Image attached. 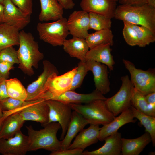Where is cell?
I'll return each instance as SVG.
<instances>
[{"mask_svg": "<svg viewBox=\"0 0 155 155\" xmlns=\"http://www.w3.org/2000/svg\"><path fill=\"white\" fill-rule=\"evenodd\" d=\"M19 40V46L17 50L19 61L18 67L25 74L31 76L34 73L33 67L38 68L44 54L39 51L38 44L31 33L20 31Z\"/></svg>", "mask_w": 155, "mask_h": 155, "instance_id": "cell-1", "label": "cell"}, {"mask_svg": "<svg viewBox=\"0 0 155 155\" xmlns=\"http://www.w3.org/2000/svg\"><path fill=\"white\" fill-rule=\"evenodd\" d=\"M114 18L123 22L145 27L155 33V8L147 4L119 5L116 8Z\"/></svg>", "mask_w": 155, "mask_h": 155, "instance_id": "cell-2", "label": "cell"}, {"mask_svg": "<svg viewBox=\"0 0 155 155\" xmlns=\"http://www.w3.org/2000/svg\"><path fill=\"white\" fill-rule=\"evenodd\" d=\"M26 127L28 140V151L44 149L52 152L61 148V141L57 135L58 131L61 128L59 123H50L39 130H34L31 125Z\"/></svg>", "mask_w": 155, "mask_h": 155, "instance_id": "cell-3", "label": "cell"}, {"mask_svg": "<svg viewBox=\"0 0 155 155\" xmlns=\"http://www.w3.org/2000/svg\"><path fill=\"white\" fill-rule=\"evenodd\" d=\"M68 104L72 110L80 114L90 124L104 125L111 122L115 117L108 109L103 100H96L84 104Z\"/></svg>", "mask_w": 155, "mask_h": 155, "instance_id": "cell-4", "label": "cell"}, {"mask_svg": "<svg viewBox=\"0 0 155 155\" xmlns=\"http://www.w3.org/2000/svg\"><path fill=\"white\" fill-rule=\"evenodd\" d=\"M67 21V19L63 17L52 22L38 23L37 30L39 38L53 46H62L70 34Z\"/></svg>", "mask_w": 155, "mask_h": 155, "instance_id": "cell-5", "label": "cell"}, {"mask_svg": "<svg viewBox=\"0 0 155 155\" xmlns=\"http://www.w3.org/2000/svg\"><path fill=\"white\" fill-rule=\"evenodd\" d=\"M122 84L118 92L105 100L109 110L116 117L131 106L132 90L134 86L127 75L121 77Z\"/></svg>", "mask_w": 155, "mask_h": 155, "instance_id": "cell-6", "label": "cell"}, {"mask_svg": "<svg viewBox=\"0 0 155 155\" xmlns=\"http://www.w3.org/2000/svg\"><path fill=\"white\" fill-rule=\"evenodd\" d=\"M123 61L131 75L130 80L134 87L145 96L155 92V75L154 71L137 69L132 62L123 59Z\"/></svg>", "mask_w": 155, "mask_h": 155, "instance_id": "cell-7", "label": "cell"}, {"mask_svg": "<svg viewBox=\"0 0 155 155\" xmlns=\"http://www.w3.org/2000/svg\"><path fill=\"white\" fill-rule=\"evenodd\" d=\"M77 67L59 75V72L51 75L48 78L44 87L43 98L52 99L70 90L72 79Z\"/></svg>", "mask_w": 155, "mask_h": 155, "instance_id": "cell-8", "label": "cell"}, {"mask_svg": "<svg viewBox=\"0 0 155 155\" xmlns=\"http://www.w3.org/2000/svg\"><path fill=\"white\" fill-rule=\"evenodd\" d=\"M49 108L48 123L57 122L60 125L62 132L60 140L64 138L70 121L72 109L68 104L53 99L46 100Z\"/></svg>", "mask_w": 155, "mask_h": 155, "instance_id": "cell-9", "label": "cell"}, {"mask_svg": "<svg viewBox=\"0 0 155 155\" xmlns=\"http://www.w3.org/2000/svg\"><path fill=\"white\" fill-rule=\"evenodd\" d=\"M43 64V72L36 80L27 86L25 101H31L43 98L44 87L48 78L53 73L58 72L56 67L49 61L44 60Z\"/></svg>", "mask_w": 155, "mask_h": 155, "instance_id": "cell-10", "label": "cell"}, {"mask_svg": "<svg viewBox=\"0 0 155 155\" xmlns=\"http://www.w3.org/2000/svg\"><path fill=\"white\" fill-rule=\"evenodd\" d=\"M49 108L46 100L40 98L31 101L19 113L24 120L40 123L44 127L48 124Z\"/></svg>", "mask_w": 155, "mask_h": 155, "instance_id": "cell-11", "label": "cell"}, {"mask_svg": "<svg viewBox=\"0 0 155 155\" xmlns=\"http://www.w3.org/2000/svg\"><path fill=\"white\" fill-rule=\"evenodd\" d=\"M28 148V136L20 130L11 137L0 139V153L3 155H25Z\"/></svg>", "mask_w": 155, "mask_h": 155, "instance_id": "cell-12", "label": "cell"}, {"mask_svg": "<svg viewBox=\"0 0 155 155\" xmlns=\"http://www.w3.org/2000/svg\"><path fill=\"white\" fill-rule=\"evenodd\" d=\"M67 26L73 37L85 39L89 34L88 13L82 10L74 11L67 19Z\"/></svg>", "mask_w": 155, "mask_h": 155, "instance_id": "cell-13", "label": "cell"}, {"mask_svg": "<svg viewBox=\"0 0 155 155\" xmlns=\"http://www.w3.org/2000/svg\"><path fill=\"white\" fill-rule=\"evenodd\" d=\"M86 63L88 71L93 73L96 89L103 95L108 93L110 90V84L107 66L93 61H87Z\"/></svg>", "mask_w": 155, "mask_h": 155, "instance_id": "cell-14", "label": "cell"}, {"mask_svg": "<svg viewBox=\"0 0 155 155\" xmlns=\"http://www.w3.org/2000/svg\"><path fill=\"white\" fill-rule=\"evenodd\" d=\"M3 22L12 26L19 31L23 29L30 21L29 16L24 14L11 0H4Z\"/></svg>", "mask_w": 155, "mask_h": 155, "instance_id": "cell-15", "label": "cell"}, {"mask_svg": "<svg viewBox=\"0 0 155 155\" xmlns=\"http://www.w3.org/2000/svg\"><path fill=\"white\" fill-rule=\"evenodd\" d=\"M118 0H82L80 6L82 10L88 13H92L114 18Z\"/></svg>", "mask_w": 155, "mask_h": 155, "instance_id": "cell-16", "label": "cell"}, {"mask_svg": "<svg viewBox=\"0 0 155 155\" xmlns=\"http://www.w3.org/2000/svg\"><path fill=\"white\" fill-rule=\"evenodd\" d=\"M131 108L126 109L114 118L109 123L104 125L100 130L98 140L102 141L106 137L118 131V130L123 125L129 123H135L136 120Z\"/></svg>", "mask_w": 155, "mask_h": 155, "instance_id": "cell-17", "label": "cell"}, {"mask_svg": "<svg viewBox=\"0 0 155 155\" xmlns=\"http://www.w3.org/2000/svg\"><path fill=\"white\" fill-rule=\"evenodd\" d=\"M107 98L100 92L95 89L91 93L87 94L78 93L74 91L69 90L52 99L67 104H85L98 100H105Z\"/></svg>", "mask_w": 155, "mask_h": 155, "instance_id": "cell-18", "label": "cell"}, {"mask_svg": "<svg viewBox=\"0 0 155 155\" xmlns=\"http://www.w3.org/2000/svg\"><path fill=\"white\" fill-rule=\"evenodd\" d=\"M100 129L99 125L90 124L88 128L83 129L79 133L68 148H79L84 151L86 147L99 140Z\"/></svg>", "mask_w": 155, "mask_h": 155, "instance_id": "cell-19", "label": "cell"}, {"mask_svg": "<svg viewBox=\"0 0 155 155\" xmlns=\"http://www.w3.org/2000/svg\"><path fill=\"white\" fill-rule=\"evenodd\" d=\"M121 135L118 131L105 138L104 144L96 150L83 151V155H120L122 149Z\"/></svg>", "mask_w": 155, "mask_h": 155, "instance_id": "cell-20", "label": "cell"}, {"mask_svg": "<svg viewBox=\"0 0 155 155\" xmlns=\"http://www.w3.org/2000/svg\"><path fill=\"white\" fill-rule=\"evenodd\" d=\"M88 124V121L80 114L73 111L66 134L61 141V149H67L73 139Z\"/></svg>", "mask_w": 155, "mask_h": 155, "instance_id": "cell-21", "label": "cell"}, {"mask_svg": "<svg viewBox=\"0 0 155 155\" xmlns=\"http://www.w3.org/2000/svg\"><path fill=\"white\" fill-rule=\"evenodd\" d=\"M110 44L101 45L90 49L85 57L86 61H93L106 65L110 70L113 71L115 64L111 52L112 50Z\"/></svg>", "mask_w": 155, "mask_h": 155, "instance_id": "cell-22", "label": "cell"}, {"mask_svg": "<svg viewBox=\"0 0 155 155\" xmlns=\"http://www.w3.org/2000/svg\"><path fill=\"white\" fill-rule=\"evenodd\" d=\"M40 0L41 11L39 19L40 21H54L63 17L64 9L57 0Z\"/></svg>", "mask_w": 155, "mask_h": 155, "instance_id": "cell-23", "label": "cell"}, {"mask_svg": "<svg viewBox=\"0 0 155 155\" xmlns=\"http://www.w3.org/2000/svg\"><path fill=\"white\" fill-rule=\"evenodd\" d=\"M121 154L123 155H138L145 147L151 142V138L147 132L134 139L121 138Z\"/></svg>", "mask_w": 155, "mask_h": 155, "instance_id": "cell-24", "label": "cell"}, {"mask_svg": "<svg viewBox=\"0 0 155 155\" xmlns=\"http://www.w3.org/2000/svg\"><path fill=\"white\" fill-rule=\"evenodd\" d=\"M62 46L64 51L70 57L86 62V56L89 48L85 39L73 37L65 40Z\"/></svg>", "mask_w": 155, "mask_h": 155, "instance_id": "cell-25", "label": "cell"}, {"mask_svg": "<svg viewBox=\"0 0 155 155\" xmlns=\"http://www.w3.org/2000/svg\"><path fill=\"white\" fill-rule=\"evenodd\" d=\"M19 113L11 114L2 121L0 128V139L13 137L20 130L25 122Z\"/></svg>", "mask_w": 155, "mask_h": 155, "instance_id": "cell-26", "label": "cell"}, {"mask_svg": "<svg viewBox=\"0 0 155 155\" xmlns=\"http://www.w3.org/2000/svg\"><path fill=\"white\" fill-rule=\"evenodd\" d=\"M19 31L6 23L0 24V51L7 47L19 45Z\"/></svg>", "mask_w": 155, "mask_h": 155, "instance_id": "cell-27", "label": "cell"}, {"mask_svg": "<svg viewBox=\"0 0 155 155\" xmlns=\"http://www.w3.org/2000/svg\"><path fill=\"white\" fill-rule=\"evenodd\" d=\"M114 36L110 29H106L96 31L89 34L85 38L90 49L102 44L113 45Z\"/></svg>", "mask_w": 155, "mask_h": 155, "instance_id": "cell-28", "label": "cell"}, {"mask_svg": "<svg viewBox=\"0 0 155 155\" xmlns=\"http://www.w3.org/2000/svg\"><path fill=\"white\" fill-rule=\"evenodd\" d=\"M131 104V106L139 111L155 117V106L148 104L145 96L134 87L132 90Z\"/></svg>", "mask_w": 155, "mask_h": 155, "instance_id": "cell-29", "label": "cell"}, {"mask_svg": "<svg viewBox=\"0 0 155 155\" xmlns=\"http://www.w3.org/2000/svg\"><path fill=\"white\" fill-rule=\"evenodd\" d=\"M5 82L9 97L25 101L27 97L26 89L19 80L17 78L7 79Z\"/></svg>", "mask_w": 155, "mask_h": 155, "instance_id": "cell-30", "label": "cell"}, {"mask_svg": "<svg viewBox=\"0 0 155 155\" xmlns=\"http://www.w3.org/2000/svg\"><path fill=\"white\" fill-rule=\"evenodd\" d=\"M130 108L134 118L140 121L145 129V132L150 135L153 146H155V117L145 114L136 109L132 106Z\"/></svg>", "mask_w": 155, "mask_h": 155, "instance_id": "cell-31", "label": "cell"}, {"mask_svg": "<svg viewBox=\"0 0 155 155\" xmlns=\"http://www.w3.org/2000/svg\"><path fill=\"white\" fill-rule=\"evenodd\" d=\"M130 24L136 33L138 46L144 47L155 42V33L150 30L144 26Z\"/></svg>", "mask_w": 155, "mask_h": 155, "instance_id": "cell-32", "label": "cell"}, {"mask_svg": "<svg viewBox=\"0 0 155 155\" xmlns=\"http://www.w3.org/2000/svg\"><path fill=\"white\" fill-rule=\"evenodd\" d=\"M89 17V29L96 31L110 29L111 18L105 16L94 13H88Z\"/></svg>", "mask_w": 155, "mask_h": 155, "instance_id": "cell-33", "label": "cell"}, {"mask_svg": "<svg viewBox=\"0 0 155 155\" xmlns=\"http://www.w3.org/2000/svg\"><path fill=\"white\" fill-rule=\"evenodd\" d=\"M77 70L73 78L70 90L74 91L80 88L88 71L85 62L80 61L78 64Z\"/></svg>", "mask_w": 155, "mask_h": 155, "instance_id": "cell-34", "label": "cell"}, {"mask_svg": "<svg viewBox=\"0 0 155 155\" xmlns=\"http://www.w3.org/2000/svg\"><path fill=\"white\" fill-rule=\"evenodd\" d=\"M124 27L123 34L126 42L129 45L135 46L138 45V40L135 31L129 23L123 22Z\"/></svg>", "mask_w": 155, "mask_h": 155, "instance_id": "cell-35", "label": "cell"}, {"mask_svg": "<svg viewBox=\"0 0 155 155\" xmlns=\"http://www.w3.org/2000/svg\"><path fill=\"white\" fill-rule=\"evenodd\" d=\"M0 61L19 64L17 50L13 46L6 47L0 51Z\"/></svg>", "mask_w": 155, "mask_h": 155, "instance_id": "cell-36", "label": "cell"}, {"mask_svg": "<svg viewBox=\"0 0 155 155\" xmlns=\"http://www.w3.org/2000/svg\"><path fill=\"white\" fill-rule=\"evenodd\" d=\"M25 15L30 16L32 12V0H11Z\"/></svg>", "mask_w": 155, "mask_h": 155, "instance_id": "cell-37", "label": "cell"}, {"mask_svg": "<svg viewBox=\"0 0 155 155\" xmlns=\"http://www.w3.org/2000/svg\"><path fill=\"white\" fill-rule=\"evenodd\" d=\"M14 64L7 62L0 61V79H8L9 71L13 68Z\"/></svg>", "mask_w": 155, "mask_h": 155, "instance_id": "cell-38", "label": "cell"}, {"mask_svg": "<svg viewBox=\"0 0 155 155\" xmlns=\"http://www.w3.org/2000/svg\"><path fill=\"white\" fill-rule=\"evenodd\" d=\"M83 150L79 148L61 149L52 152L50 155H83Z\"/></svg>", "mask_w": 155, "mask_h": 155, "instance_id": "cell-39", "label": "cell"}, {"mask_svg": "<svg viewBox=\"0 0 155 155\" xmlns=\"http://www.w3.org/2000/svg\"><path fill=\"white\" fill-rule=\"evenodd\" d=\"M121 5H135L147 4V0H118Z\"/></svg>", "mask_w": 155, "mask_h": 155, "instance_id": "cell-40", "label": "cell"}, {"mask_svg": "<svg viewBox=\"0 0 155 155\" xmlns=\"http://www.w3.org/2000/svg\"><path fill=\"white\" fill-rule=\"evenodd\" d=\"M5 79H0V100L8 97Z\"/></svg>", "mask_w": 155, "mask_h": 155, "instance_id": "cell-41", "label": "cell"}, {"mask_svg": "<svg viewBox=\"0 0 155 155\" xmlns=\"http://www.w3.org/2000/svg\"><path fill=\"white\" fill-rule=\"evenodd\" d=\"M63 9H66L73 8L75 3L73 0H57Z\"/></svg>", "mask_w": 155, "mask_h": 155, "instance_id": "cell-42", "label": "cell"}, {"mask_svg": "<svg viewBox=\"0 0 155 155\" xmlns=\"http://www.w3.org/2000/svg\"><path fill=\"white\" fill-rule=\"evenodd\" d=\"M145 97L148 104L155 106V92L147 94Z\"/></svg>", "mask_w": 155, "mask_h": 155, "instance_id": "cell-43", "label": "cell"}, {"mask_svg": "<svg viewBox=\"0 0 155 155\" xmlns=\"http://www.w3.org/2000/svg\"><path fill=\"white\" fill-rule=\"evenodd\" d=\"M4 6L0 3V24L3 22Z\"/></svg>", "mask_w": 155, "mask_h": 155, "instance_id": "cell-44", "label": "cell"}, {"mask_svg": "<svg viewBox=\"0 0 155 155\" xmlns=\"http://www.w3.org/2000/svg\"><path fill=\"white\" fill-rule=\"evenodd\" d=\"M147 4L155 8V0H147Z\"/></svg>", "mask_w": 155, "mask_h": 155, "instance_id": "cell-45", "label": "cell"}, {"mask_svg": "<svg viewBox=\"0 0 155 155\" xmlns=\"http://www.w3.org/2000/svg\"><path fill=\"white\" fill-rule=\"evenodd\" d=\"M3 113L0 105V121L3 117Z\"/></svg>", "mask_w": 155, "mask_h": 155, "instance_id": "cell-46", "label": "cell"}, {"mask_svg": "<svg viewBox=\"0 0 155 155\" xmlns=\"http://www.w3.org/2000/svg\"><path fill=\"white\" fill-rule=\"evenodd\" d=\"M4 1V0H0V3L3 4Z\"/></svg>", "mask_w": 155, "mask_h": 155, "instance_id": "cell-47", "label": "cell"}]
</instances>
